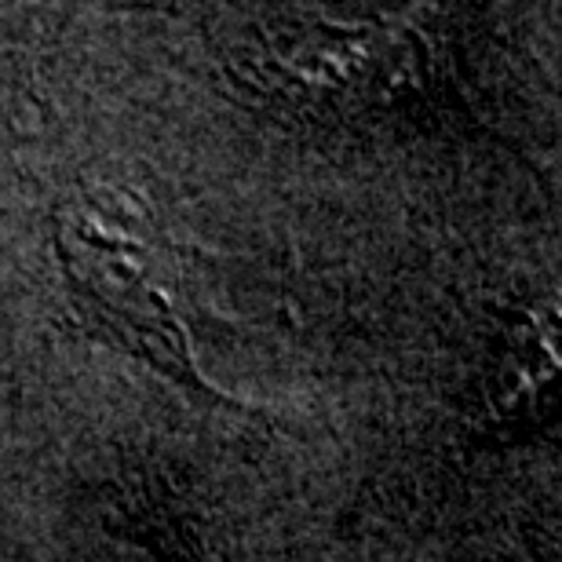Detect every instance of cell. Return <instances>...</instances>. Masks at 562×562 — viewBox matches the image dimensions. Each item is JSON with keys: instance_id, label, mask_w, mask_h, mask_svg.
<instances>
[{"instance_id": "obj_2", "label": "cell", "mask_w": 562, "mask_h": 562, "mask_svg": "<svg viewBox=\"0 0 562 562\" xmlns=\"http://www.w3.org/2000/svg\"><path fill=\"white\" fill-rule=\"evenodd\" d=\"M52 238L66 296L88 333L139 358L187 395L220 402L198 369L168 285V252L154 241L143 209L77 194L55 209Z\"/></svg>"}, {"instance_id": "obj_1", "label": "cell", "mask_w": 562, "mask_h": 562, "mask_svg": "<svg viewBox=\"0 0 562 562\" xmlns=\"http://www.w3.org/2000/svg\"><path fill=\"white\" fill-rule=\"evenodd\" d=\"M227 70L245 95L278 117L351 125L417 99L431 52L402 19L285 11L263 19L234 48Z\"/></svg>"}, {"instance_id": "obj_3", "label": "cell", "mask_w": 562, "mask_h": 562, "mask_svg": "<svg viewBox=\"0 0 562 562\" xmlns=\"http://www.w3.org/2000/svg\"><path fill=\"white\" fill-rule=\"evenodd\" d=\"M114 530L139 544L154 562H220L194 526L172 504L150 497V493H132L128 501L117 504Z\"/></svg>"}]
</instances>
